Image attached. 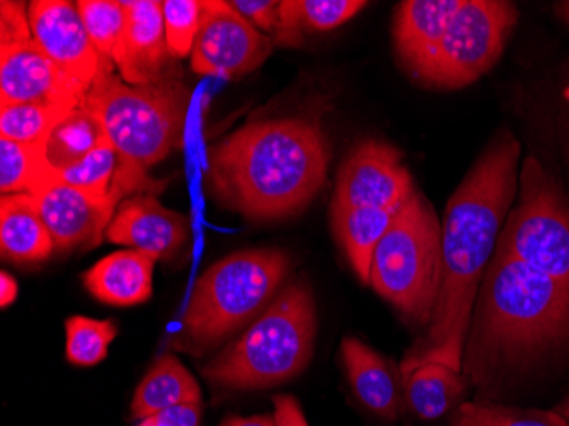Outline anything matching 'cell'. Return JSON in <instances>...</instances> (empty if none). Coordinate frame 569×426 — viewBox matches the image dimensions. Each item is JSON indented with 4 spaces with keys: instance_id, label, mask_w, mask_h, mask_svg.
Listing matches in <instances>:
<instances>
[{
    "instance_id": "6",
    "label": "cell",
    "mask_w": 569,
    "mask_h": 426,
    "mask_svg": "<svg viewBox=\"0 0 569 426\" xmlns=\"http://www.w3.org/2000/svg\"><path fill=\"white\" fill-rule=\"evenodd\" d=\"M318 316L312 291L292 284L260 317L204 365V379L227 389H267L293 379L315 351Z\"/></svg>"
},
{
    "instance_id": "1",
    "label": "cell",
    "mask_w": 569,
    "mask_h": 426,
    "mask_svg": "<svg viewBox=\"0 0 569 426\" xmlns=\"http://www.w3.org/2000/svg\"><path fill=\"white\" fill-rule=\"evenodd\" d=\"M520 153L517 137L498 131L450 197L442 222V288L425 348L411 357L462 371L476 297L519 194Z\"/></svg>"
},
{
    "instance_id": "10",
    "label": "cell",
    "mask_w": 569,
    "mask_h": 426,
    "mask_svg": "<svg viewBox=\"0 0 569 426\" xmlns=\"http://www.w3.org/2000/svg\"><path fill=\"white\" fill-rule=\"evenodd\" d=\"M273 47V40L256 30L230 2L203 0L191 69L201 76L239 79L260 69Z\"/></svg>"
},
{
    "instance_id": "39",
    "label": "cell",
    "mask_w": 569,
    "mask_h": 426,
    "mask_svg": "<svg viewBox=\"0 0 569 426\" xmlns=\"http://www.w3.org/2000/svg\"><path fill=\"white\" fill-rule=\"evenodd\" d=\"M556 412L561 413L565 418L569 419V396L556 408Z\"/></svg>"
},
{
    "instance_id": "20",
    "label": "cell",
    "mask_w": 569,
    "mask_h": 426,
    "mask_svg": "<svg viewBox=\"0 0 569 426\" xmlns=\"http://www.w3.org/2000/svg\"><path fill=\"white\" fill-rule=\"evenodd\" d=\"M341 357L361 405L380 418L395 419L401 408V393L391 365L357 338L343 339Z\"/></svg>"
},
{
    "instance_id": "4",
    "label": "cell",
    "mask_w": 569,
    "mask_h": 426,
    "mask_svg": "<svg viewBox=\"0 0 569 426\" xmlns=\"http://www.w3.org/2000/svg\"><path fill=\"white\" fill-rule=\"evenodd\" d=\"M114 63L102 62L84 105L101 120L108 140L121 157L113 195L123 200L149 188H161L147 169L183 146L190 92L179 81L130 86L114 76Z\"/></svg>"
},
{
    "instance_id": "11",
    "label": "cell",
    "mask_w": 569,
    "mask_h": 426,
    "mask_svg": "<svg viewBox=\"0 0 569 426\" xmlns=\"http://www.w3.org/2000/svg\"><path fill=\"white\" fill-rule=\"evenodd\" d=\"M417 191L402 153L379 140L358 143L336 179L331 208H382L398 211Z\"/></svg>"
},
{
    "instance_id": "36",
    "label": "cell",
    "mask_w": 569,
    "mask_h": 426,
    "mask_svg": "<svg viewBox=\"0 0 569 426\" xmlns=\"http://www.w3.org/2000/svg\"><path fill=\"white\" fill-rule=\"evenodd\" d=\"M274 426H309L299 402L292 396H274Z\"/></svg>"
},
{
    "instance_id": "22",
    "label": "cell",
    "mask_w": 569,
    "mask_h": 426,
    "mask_svg": "<svg viewBox=\"0 0 569 426\" xmlns=\"http://www.w3.org/2000/svg\"><path fill=\"white\" fill-rule=\"evenodd\" d=\"M398 211L382 208H331L336 239L347 252L355 274L366 285L370 284V266L377 245L391 227Z\"/></svg>"
},
{
    "instance_id": "24",
    "label": "cell",
    "mask_w": 569,
    "mask_h": 426,
    "mask_svg": "<svg viewBox=\"0 0 569 426\" xmlns=\"http://www.w3.org/2000/svg\"><path fill=\"white\" fill-rule=\"evenodd\" d=\"M361 0H284L274 37L278 47H300L303 33L336 30L366 8Z\"/></svg>"
},
{
    "instance_id": "35",
    "label": "cell",
    "mask_w": 569,
    "mask_h": 426,
    "mask_svg": "<svg viewBox=\"0 0 569 426\" xmlns=\"http://www.w3.org/2000/svg\"><path fill=\"white\" fill-rule=\"evenodd\" d=\"M201 403L179 405L147 416L139 426H200Z\"/></svg>"
},
{
    "instance_id": "29",
    "label": "cell",
    "mask_w": 569,
    "mask_h": 426,
    "mask_svg": "<svg viewBox=\"0 0 569 426\" xmlns=\"http://www.w3.org/2000/svg\"><path fill=\"white\" fill-rule=\"evenodd\" d=\"M66 331L67 360L79 367L101 364L108 357V348L118 335L114 321H99L84 316L69 317Z\"/></svg>"
},
{
    "instance_id": "38",
    "label": "cell",
    "mask_w": 569,
    "mask_h": 426,
    "mask_svg": "<svg viewBox=\"0 0 569 426\" xmlns=\"http://www.w3.org/2000/svg\"><path fill=\"white\" fill-rule=\"evenodd\" d=\"M219 426H274V418L270 415L251 416V418H232L223 419Z\"/></svg>"
},
{
    "instance_id": "8",
    "label": "cell",
    "mask_w": 569,
    "mask_h": 426,
    "mask_svg": "<svg viewBox=\"0 0 569 426\" xmlns=\"http://www.w3.org/2000/svg\"><path fill=\"white\" fill-rule=\"evenodd\" d=\"M497 251L569 287V204L533 156L523 159L519 197L508 214Z\"/></svg>"
},
{
    "instance_id": "5",
    "label": "cell",
    "mask_w": 569,
    "mask_h": 426,
    "mask_svg": "<svg viewBox=\"0 0 569 426\" xmlns=\"http://www.w3.org/2000/svg\"><path fill=\"white\" fill-rule=\"evenodd\" d=\"M292 268L280 249L239 251L210 266L191 291L176 350L207 354L270 306Z\"/></svg>"
},
{
    "instance_id": "21",
    "label": "cell",
    "mask_w": 569,
    "mask_h": 426,
    "mask_svg": "<svg viewBox=\"0 0 569 426\" xmlns=\"http://www.w3.org/2000/svg\"><path fill=\"white\" fill-rule=\"evenodd\" d=\"M406 402L418 418L438 419L459 402L466 380L463 374L442 361L405 358L401 364Z\"/></svg>"
},
{
    "instance_id": "34",
    "label": "cell",
    "mask_w": 569,
    "mask_h": 426,
    "mask_svg": "<svg viewBox=\"0 0 569 426\" xmlns=\"http://www.w3.org/2000/svg\"><path fill=\"white\" fill-rule=\"evenodd\" d=\"M26 6L22 2H0V44H12L18 41L30 40V16H26Z\"/></svg>"
},
{
    "instance_id": "19",
    "label": "cell",
    "mask_w": 569,
    "mask_h": 426,
    "mask_svg": "<svg viewBox=\"0 0 569 426\" xmlns=\"http://www.w3.org/2000/svg\"><path fill=\"white\" fill-rule=\"evenodd\" d=\"M0 249L2 258L16 265L41 262L56 251V242L33 195H2Z\"/></svg>"
},
{
    "instance_id": "18",
    "label": "cell",
    "mask_w": 569,
    "mask_h": 426,
    "mask_svg": "<svg viewBox=\"0 0 569 426\" xmlns=\"http://www.w3.org/2000/svg\"><path fill=\"white\" fill-rule=\"evenodd\" d=\"M462 0H408L396 12L395 44L399 59L415 72L442 41Z\"/></svg>"
},
{
    "instance_id": "33",
    "label": "cell",
    "mask_w": 569,
    "mask_h": 426,
    "mask_svg": "<svg viewBox=\"0 0 569 426\" xmlns=\"http://www.w3.org/2000/svg\"><path fill=\"white\" fill-rule=\"evenodd\" d=\"M230 4L242 18L248 19L256 30L270 34V38L274 37L278 22H280V2H274V0H234Z\"/></svg>"
},
{
    "instance_id": "32",
    "label": "cell",
    "mask_w": 569,
    "mask_h": 426,
    "mask_svg": "<svg viewBox=\"0 0 569 426\" xmlns=\"http://www.w3.org/2000/svg\"><path fill=\"white\" fill-rule=\"evenodd\" d=\"M166 40L176 60L187 59L193 51L201 22L200 0H164Z\"/></svg>"
},
{
    "instance_id": "26",
    "label": "cell",
    "mask_w": 569,
    "mask_h": 426,
    "mask_svg": "<svg viewBox=\"0 0 569 426\" xmlns=\"http://www.w3.org/2000/svg\"><path fill=\"white\" fill-rule=\"evenodd\" d=\"M107 140V131L98 115L81 105L70 110L51 130L47 140L48 161L57 171H63Z\"/></svg>"
},
{
    "instance_id": "31",
    "label": "cell",
    "mask_w": 569,
    "mask_h": 426,
    "mask_svg": "<svg viewBox=\"0 0 569 426\" xmlns=\"http://www.w3.org/2000/svg\"><path fill=\"white\" fill-rule=\"evenodd\" d=\"M86 31L102 62L114 63L113 53L124 26V6L117 0H81L77 2Z\"/></svg>"
},
{
    "instance_id": "30",
    "label": "cell",
    "mask_w": 569,
    "mask_h": 426,
    "mask_svg": "<svg viewBox=\"0 0 569 426\" xmlns=\"http://www.w3.org/2000/svg\"><path fill=\"white\" fill-rule=\"evenodd\" d=\"M120 171V153L111 146L110 140H107L98 149L92 150L89 156H86L82 161L59 171V181L73 186L77 190L108 197V195H113L114 182H117Z\"/></svg>"
},
{
    "instance_id": "13",
    "label": "cell",
    "mask_w": 569,
    "mask_h": 426,
    "mask_svg": "<svg viewBox=\"0 0 569 426\" xmlns=\"http://www.w3.org/2000/svg\"><path fill=\"white\" fill-rule=\"evenodd\" d=\"M123 6V31L113 53L121 79L130 86L179 81L178 60L166 40L162 2L130 0Z\"/></svg>"
},
{
    "instance_id": "41",
    "label": "cell",
    "mask_w": 569,
    "mask_h": 426,
    "mask_svg": "<svg viewBox=\"0 0 569 426\" xmlns=\"http://www.w3.org/2000/svg\"><path fill=\"white\" fill-rule=\"evenodd\" d=\"M566 98H568V102H569V89H568V91H566Z\"/></svg>"
},
{
    "instance_id": "2",
    "label": "cell",
    "mask_w": 569,
    "mask_h": 426,
    "mask_svg": "<svg viewBox=\"0 0 569 426\" xmlns=\"http://www.w3.org/2000/svg\"><path fill=\"white\" fill-rule=\"evenodd\" d=\"M329 157L318 120L252 121L209 150L207 186L219 207L246 219H287L318 197Z\"/></svg>"
},
{
    "instance_id": "9",
    "label": "cell",
    "mask_w": 569,
    "mask_h": 426,
    "mask_svg": "<svg viewBox=\"0 0 569 426\" xmlns=\"http://www.w3.org/2000/svg\"><path fill=\"white\" fill-rule=\"evenodd\" d=\"M519 11L505 0H462L430 57L411 73L435 89L468 88L500 60Z\"/></svg>"
},
{
    "instance_id": "28",
    "label": "cell",
    "mask_w": 569,
    "mask_h": 426,
    "mask_svg": "<svg viewBox=\"0 0 569 426\" xmlns=\"http://www.w3.org/2000/svg\"><path fill=\"white\" fill-rule=\"evenodd\" d=\"M452 426H569L561 413L513 408L491 403H463Z\"/></svg>"
},
{
    "instance_id": "27",
    "label": "cell",
    "mask_w": 569,
    "mask_h": 426,
    "mask_svg": "<svg viewBox=\"0 0 569 426\" xmlns=\"http://www.w3.org/2000/svg\"><path fill=\"white\" fill-rule=\"evenodd\" d=\"M70 108L44 105L0 106V139L21 143H47L51 130Z\"/></svg>"
},
{
    "instance_id": "14",
    "label": "cell",
    "mask_w": 569,
    "mask_h": 426,
    "mask_svg": "<svg viewBox=\"0 0 569 426\" xmlns=\"http://www.w3.org/2000/svg\"><path fill=\"white\" fill-rule=\"evenodd\" d=\"M28 11L38 47L66 76L91 89L102 59L86 31L77 4L69 0H34Z\"/></svg>"
},
{
    "instance_id": "25",
    "label": "cell",
    "mask_w": 569,
    "mask_h": 426,
    "mask_svg": "<svg viewBox=\"0 0 569 426\" xmlns=\"http://www.w3.org/2000/svg\"><path fill=\"white\" fill-rule=\"evenodd\" d=\"M59 181L50 165L47 143H21L0 139V191L2 195H38Z\"/></svg>"
},
{
    "instance_id": "16",
    "label": "cell",
    "mask_w": 569,
    "mask_h": 426,
    "mask_svg": "<svg viewBox=\"0 0 569 426\" xmlns=\"http://www.w3.org/2000/svg\"><path fill=\"white\" fill-rule=\"evenodd\" d=\"M190 237V219L166 208L152 194L124 198L107 230L108 242L130 246L159 259H171Z\"/></svg>"
},
{
    "instance_id": "37",
    "label": "cell",
    "mask_w": 569,
    "mask_h": 426,
    "mask_svg": "<svg viewBox=\"0 0 569 426\" xmlns=\"http://www.w3.org/2000/svg\"><path fill=\"white\" fill-rule=\"evenodd\" d=\"M0 290H2L0 291V306H2V309H6V307L14 303L19 291L14 278L6 274V271L0 274Z\"/></svg>"
},
{
    "instance_id": "40",
    "label": "cell",
    "mask_w": 569,
    "mask_h": 426,
    "mask_svg": "<svg viewBox=\"0 0 569 426\" xmlns=\"http://www.w3.org/2000/svg\"><path fill=\"white\" fill-rule=\"evenodd\" d=\"M558 11L559 14H561V18L569 24V2H562V4H559Z\"/></svg>"
},
{
    "instance_id": "17",
    "label": "cell",
    "mask_w": 569,
    "mask_h": 426,
    "mask_svg": "<svg viewBox=\"0 0 569 426\" xmlns=\"http://www.w3.org/2000/svg\"><path fill=\"white\" fill-rule=\"evenodd\" d=\"M156 259L137 249L117 251L86 271L84 287L99 303L128 307L147 303L152 296Z\"/></svg>"
},
{
    "instance_id": "3",
    "label": "cell",
    "mask_w": 569,
    "mask_h": 426,
    "mask_svg": "<svg viewBox=\"0 0 569 426\" xmlns=\"http://www.w3.org/2000/svg\"><path fill=\"white\" fill-rule=\"evenodd\" d=\"M569 333V287L495 251L476 297L462 374L486 387Z\"/></svg>"
},
{
    "instance_id": "15",
    "label": "cell",
    "mask_w": 569,
    "mask_h": 426,
    "mask_svg": "<svg viewBox=\"0 0 569 426\" xmlns=\"http://www.w3.org/2000/svg\"><path fill=\"white\" fill-rule=\"evenodd\" d=\"M33 197L56 242V251L62 252L88 251L101 245L121 204L114 195L88 194L62 181L53 182Z\"/></svg>"
},
{
    "instance_id": "12",
    "label": "cell",
    "mask_w": 569,
    "mask_h": 426,
    "mask_svg": "<svg viewBox=\"0 0 569 426\" xmlns=\"http://www.w3.org/2000/svg\"><path fill=\"white\" fill-rule=\"evenodd\" d=\"M89 89L70 79L33 38L0 44V106L44 105L79 108Z\"/></svg>"
},
{
    "instance_id": "7",
    "label": "cell",
    "mask_w": 569,
    "mask_h": 426,
    "mask_svg": "<svg viewBox=\"0 0 569 426\" xmlns=\"http://www.w3.org/2000/svg\"><path fill=\"white\" fill-rule=\"evenodd\" d=\"M442 277V222L417 190L377 245L369 285L409 321L430 326Z\"/></svg>"
},
{
    "instance_id": "23",
    "label": "cell",
    "mask_w": 569,
    "mask_h": 426,
    "mask_svg": "<svg viewBox=\"0 0 569 426\" xmlns=\"http://www.w3.org/2000/svg\"><path fill=\"white\" fill-rule=\"evenodd\" d=\"M201 403V390L190 370L174 355H164L147 371L132 402L133 418L143 419L179 405Z\"/></svg>"
}]
</instances>
